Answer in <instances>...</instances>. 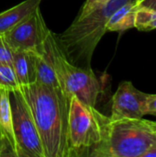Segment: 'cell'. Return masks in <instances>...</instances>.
<instances>
[{
    "mask_svg": "<svg viewBox=\"0 0 156 157\" xmlns=\"http://www.w3.org/2000/svg\"><path fill=\"white\" fill-rule=\"evenodd\" d=\"M0 63L12 65V51L6 44L3 36H0Z\"/></svg>",
    "mask_w": 156,
    "mask_h": 157,
    "instance_id": "16",
    "label": "cell"
},
{
    "mask_svg": "<svg viewBox=\"0 0 156 157\" xmlns=\"http://www.w3.org/2000/svg\"><path fill=\"white\" fill-rule=\"evenodd\" d=\"M134 28L140 31H150L156 29V11L151 8L140 6H138Z\"/></svg>",
    "mask_w": 156,
    "mask_h": 157,
    "instance_id": "14",
    "label": "cell"
},
{
    "mask_svg": "<svg viewBox=\"0 0 156 157\" xmlns=\"http://www.w3.org/2000/svg\"><path fill=\"white\" fill-rule=\"evenodd\" d=\"M42 41L65 96L69 99L74 96L83 103L96 107L102 86L91 67L82 68L72 63L62 50L57 36L48 27L44 29Z\"/></svg>",
    "mask_w": 156,
    "mask_h": 157,
    "instance_id": "4",
    "label": "cell"
},
{
    "mask_svg": "<svg viewBox=\"0 0 156 157\" xmlns=\"http://www.w3.org/2000/svg\"><path fill=\"white\" fill-rule=\"evenodd\" d=\"M108 116L73 96L70 100L67 157L90 156L102 140Z\"/></svg>",
    "mask_w": 156,
    "mask_h": 157,
    "instance_id": "5",
    "label": "cell"
},
{
    "mask_svg": "<svg viewBox=\"0 0 156 157\" xmlns=\"http://www.w3.org/2000/svg\"><path fill=\"white\" fill-rule=\"evenodd\" d=\"M39 131L45 157H67V134L70 100L39 82L20 86Z\"/></svg>",
    "mask_w": 156,
    "mask_h": 157,
    "instance_id": "1",
    "label": "cell"
},
{
    "mask_svg": "<svg viewBox=\"0 0 156 157\" xmlns=\"http://www.w3.org/2000/svg\"><path fill=\"white\" fill-rule=\"evenodd\" d=\"M9 96L17 157H45L39 131L20 90Z\"/></svg>",
    "mask_w": 156,
    "mask_h": 157,
    "instance_id": "6",
    "label": "cell"
},
{
    "mask_svg": "<svg viewBox=\"0 0 156 157\" xmlns=\"http://www.w3.org/2000/svg\"><path fill=\"white\" fill-rule=\"evenodd\" d=\"M138 6L134 1H131L120 6L108 19L107 23V31H124L134 28L135 16Z\"/></svg>",
    "mask_w": 156,
    "mask_h": 157,
    "instance_id": "13",
    "label": "cell"
},
{
    "mask_svg": "<svg viewBox=\"0 0 156 157\" xmlns=\"http://www.w3.org/2000/svg\"><path fill=\"white\" fill-rule=\"evenodd\" d=\"M147 115L156 117V95H148L147 98Z\"/></svg>",
    "mask_w": 156,
    "mask_h": 157,
    "instance_id": "18",
    "label": "cell"
},
{
    "mask_svg": "<svg viewBox=\"0 0 156 157\" xmlns=\"http://www.w3.org/2000/svg\"><path fill=\"white\" fill-rule=\"evenodd\" d=\"M134 0H108L84 17H76L62 34L56 35L67 59L76 66L89 68L94 52L107 32L110 17L123 5Z\"/></svg>",
    "mask_w": 156,
    "mask_h": 157,
    "instance_id": "2",
    "label": "cell"
},
{
    "mask_svg": "<svg viewBox=\"0 0 156 157\" xmlns=\"http://www.w3.org/2000/svg\"><path fill=\"white\" fill-rule=\"evenodd\" d=\"M9 94L0 89V155L17 157Z\"/></svg>",
    "mask_w": 156,
    "mask_h": 157,
    "instance_id": "9",
    "label": "cell"
},
{
    "mask_svg": "<svg viewBox=\"0 0 156 157\" xmlns=\"http://www.w3.org/2000/svg\"><path fill=\"white\" fill-rule=\"evenodd\" d=\"M143 1H145V0H135V3H136V5L139 6H141V4H142Z\"/></svg>",
    "mask_w": 156,
    "mask_h": 157,
    "instance_id": "21",
    "label": "cell"
},
{
    "mask_svg": "<svg viewBox=\"0 0 156 157\" xmlns=\"http://www.w3.org/2000/svg\"><path fill=\"white\" fill-rule=\"evenodd\" d=\"M33 52L35 57L37 82L46 86H49L56 91H63L56 72L54 70L53 64L51 63V57L42 40L40 47L37 50H33Z\"/></svg>",
    "mask_w": 156,
    "mask_h": 157,
    "instance_id": "11",
    "label": "cell"
},
{
    "mask_svg": "<svg viewBox=\"0 0 156 157\" xmlns=\"http://www.w3.org/2000/svg\"><path fill=\"white\" fill-rule=\"evenodd\" d=\"M12 67L19 86L37 82V72L33 50L12 52Z\"/></svg>",
    "mask_w": 156,
    "mask_h": 157,
    "instance_id": "10",
    "label": "cell"
},
{
    "mask_svg": "<svg viewBox=\"0 0 156 157\" xmlns=\"http://www.w3.org/2000/svg\"><path fill=\"white\" fill-rule=\"evenodd\" d=\"M156 143L154 121L143 119L108 118L102 140L90 157H143Z\"/></svg>",
    "mask_w": 156,
    "mask_h": 157,
    "instance_id": "3",
    "label": "cell"
},
{
    "mask_svg": "<svg viewBox=\"0 0 156 157\" xmlns=\"http://www.w3.org/2000/svg\"><path fill=\"white\" fill-rule=\"evenodd\" d=\"M19 84L11 64L0 63V89L9 93L18 90Z\"/></svg>",
    "mask_w": 156,
    "mask_h": 157,
    "instance_id": "15",
    "label": "cell"
},
{
    "mask_svg": "<svg viewBox=\"0 0 156 157\" xmlns=\"http://www.w3.org/2000/svg\"><path fill=\"white\" fill-rule=\"evenodd\" d=\"M108 0H86L83 6V7L81 8L79 14L77 17H84L86 14L90 13L91 11H93L94 9H96L97 7L100 6L101 5L105 4Z\"/></svg>",
    "mask_w": 156,
    "mask_h": 157,
    "instance_id": "17",
    "label": "cell"
},
{
    "mask_svg": "<svg viewBox=\"0 0 156 157\" xmlns=\"http://www.w3.org/2000/svg\"><path fill=\"white\" fill-rule=\"evenodd\" d=\"M155 122H156V121H155Z\"/></svg>",
    "mask_w": 156,
    "mask_h": 157,
    "instance_id": "23",
    "label": "cell"
},
{
    "mask_svg": "<svg viewBox=\"0 0 156 157\" xmlns=\"http://www.w3.org/2000/svg\"><path fill=\"white\" fill-rule=\"evenodd\" d=\"M47 27L40 7L7 30L4 40L12 52L37 50Z\"/></svg>",
    "mask_w": 156,
    "mask_h": 157,
    "instance_id": "7",
    "label": "cell"
},
{
    "mask_svg": "<svg viewBox=\"0 0 156 157\" xmlns=\"http://www.w3.org/2000/svg\"><path fill=\"white\" fill-rule=\"evenodd\" d=\"M41 0H25L13 7L0 13V36L23 20L38 7Z\"/></svg>",
    "mask_w": 156,
    "mask_h": 157,
    "instance_id": "12",
    "label": "cell"
},
{
    "mask_svg": "<svg viewBox=\"0 0 156 157\" xmlns=\"http://www.w3.org/2000/svg\"><path fill=\"white\" fill-rule=\"evenodd\" d=\"M154 123H155V127H156V122H154Z\"/></svg>",
    "mask_w": 156,
    "mask_h": 157,
    "instance_id": "22",
    "label": "cell"
},
{
    "mask_svg": "<svg viewBox=\"0 0 156 157\" xmlns=\"http://www.w3.org/2000/svg\"><path fill=\"white\" fill-rule=\"evenodd\" d=\"M141 6L148 7V8H151V9L156 11V0H145V1H143L141 4Z\"/></svg>",
    "mask_w": 156,
    "mask_h": 157,
    "instance_id": "20",
    "label": "cell"
},
{
    "mask_svg": "<svg viewBox=\"0 0 156 157\" xmlns=\"http://www.w3.org/2000/svg\"><path fill=\"white\" fill-rule=\"evenodd\" d=\"M146 94L137 89L131 81L120 84L112 97L111 120L119 119H143L147 115Z\"/></svg>",
    "mask_w": 156,
    "mask_h": 157,
    "instance_id": "8",
    "label": "cell"
},
{
    "mask_svg": "<svg viewBox=\"0 0 156 157\" xmlns=\"http://www.w3.org/2000/svg\"><path fill=\"white\" fill-rule=\"evenodd\" d=\"M156 156V143L149 147V149L143 154V157H154Z\"/></svg>",
    "mask_w": 156,
    "mask_h": 157,
    "instance_id": "19",
    "label": "cell"
}]
</instances>
